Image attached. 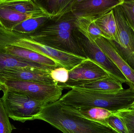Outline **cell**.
<instances>
[{"label":"cell","instance_id":"6da1fadb","mask_svg":"<svg viewBox=\"0 0 134 133\" xmlns=\"http://www.w3.org/2000/svg\"><path fill=\"white\" fill-rule=\"evenodd\" d=\"M36 119L46 122L63 133H118L109 125L83 117L59 100L45 105Z\"/></svg>","mask_w":134,"mask_h":133},{"label":"cell","instance_id":"7a4b0ae2","mask_svg":"<svg viewBox=\"0 0 134 133\" xmlns=\"http://www.w3.org/2000/svg\"><path fill=\"white\" fill-rule=\"evenodd\" d=\"M59 100L75 108L95 107L114 113L134 106V90L130 87L118 91L98 92L73 88Z\"/></svg>","mask_w":134,"mask_h":133},{"label":"cell","instance_id":"3957f363","mask_svg":"<svg viewBox=\"0 0 134 133\" xmlns=\"http://www.w3.org/2000/svg\"><path fill=\"white\" fill-rule=\"evenodd\" d=\"M76 22L75 17L68 13L49 19L29 36L40 43L85 58L72 34Z\"/></svg>","mask_w":134,"mask_h":133},{"label":"cell","instance_id":"277c9868","mask_svg":"<svg viewBox=\"0 0 134 133\" xmlns=\"http://www.w3.org/2000/svg\"><path fill=\"white\" fill-rule=\"evenodd\" d=\"M1 98L9 118L24 123L37 119L47 104L36 100L27 95L5 89Z\"/></svg>","mask_w":134,"mask_h":133},{"label":"cell","instance_id":"5b68a950","mask_svg":"<svg viewBox=\"0 0 134 133\" xmlns=\"http://www.w3.org/2000/svg\"><path fill=\"white\" fill-rule=\"evenodd\" d=\"M73 36L86 58L90 59L104 69L110 76L128 84V81L115 63L105 54L88 34L76 27Z\"/></svg>","mask_w":134,"mask_h":133},{"label":"cell","instance_id":"8992f818","mask_svg":"<svg viewBox=\"0 0 134 133\" xmlns=\"http://www.w3.org/2000/svg\"><path fill=\"white\" fill-rule=\"evenodd\" d=\"M113 12L117 33L114 40H108L120 56L134 70V30L124 16L120 5Z\"/></svg>","mask_w":134,"mask_h":133},{"label":"cell","instance_id":"52a82bcc","mask_svg":"<svg viewBox=\"0 0 134 133\" xmlns=\"http://www.w3.org/2000/svg\"><path fill=\"white\" fill-rule=\"evenodd\" d=\"M2 82L5 89L24 94L47 104L59 100L62 97L63 89L58 84L18 80H5Z\"/></svg>","mask_w":134,"mask_h":133},{"label":"cell","instance_id":"ba28073f","mask_svg":"<svg viewBox=\"0 0 134 133\" xmlns=\"http://www.w3.org/2000/svg\"><path fill=\"white\" fill-rule=\"evenodd\" d=\"M100 66L90 59L83 61L69 71V79L64 84H58L62 88L72 87L76 85L94 81L109 76Z\"/></svg>","mask_w":134,"mask_h":133},{"label":"cell","instance_id":"9c48e42d","mask_svg":"<svg viewBox=\"0 0 134 133\" xmlns=\"http://www.w3.org/2000/svg\"><path fill=\"white\" fill-rule=\"evenodd\" d=\"M124 0H75L71 12L78 18L95 20L120 5Z\"/></svg>","mask_w":134,"mask_h":133},{"label":"cell","instance_id":"30bf717a","mask_svg":"<svg viewBox=\"0 0 134 133\" xmlns=\"http://www.w3.org/2000/svg\"><path fill=\"white\" fill-rule=\"evenodd\" d=\"M26 49L37 52L53 60L61 67L65 68L68 71L87 59L40 43L30 37Z\"/></svg>","mask_w":134,"mask_h":133},{"label":"cell","instance_id":"8fae6325","mask_svg":"<svg viewBox=\"0 0 134 133\" xmlns=\"http://www.w3.org/2000/svg\"><path fill=\"white\" fill-rule=\"evenodd\" d=\"M49 71L41 69L8 68L0 71V80H18L35 82L45 84L57 85L53 80Z\"/></svg>","mask_w":134,"mask_h":133},{"label":"cell","instance_id":"7c38bea8","mask_svg":"<svg viewBox=\"0 0 134 133\" xmlns=\"http://www.w3.org/2000/svg\"><path fill=\"white\" fill-rule=\"evenodd\" d=\"M102 52L115 63L126 77L130 87L134 90V70L120 56L108 39L100 36L94 40Z\"/></svg>","mask_w":134,"mask_h":133},{"label":"cell","instance_id":"4fadbf2b","mask_svg":"<svg viewBox=\"0 0 134 133\" xmlns=\"http://www.w3.org/2000/svg\"><path fill=\"white\" fill-rule=\"evenodd\" d=\"M2 51L16 58L40 65L56 68L61 66L55 61L44 55L31 50L19 47H0Z\"/></svg>","mask_w":134,"mask_h":133},{"label":"cell","instance_id":"5bb4252c","mask_svg":"<svg viewBox=\"0 0 134 133\" xmlns=\"http://www.w3.org/2000/svg\"><path fill=\"white\" fill-rule=\"evenodd\" d=\"M0 8L8 9L23 14L49 17L35 0H0Z\"/></svg>","mask_w":134,"mask_h":133},{"label":"cell","instance_id":"9a60e30c","mask_svg":"<svg viewBox=\"0 0 134 133\" xmlns=\"http://www.w3.org/2000/svg\"><path fill=\"white\" fill-rule=\"evenodd\" d=\"M14 68L41 69L49 72L55 69L16 58L0 49V71L5 69Z\"/></svg>","mask_w":134,"mask_h":133},{"label":"cell","instance_id":"2e32d148","mask_svg":"<svg viewBox=\"0 0 134 133\" xmlns=\"http://www.w3.org/2000/svg\"><path fill=\"white\" fill-rule=\"evenodd\" d=\"M122 83L116 79L109 76L91 82L76 85L71 89L98 92H113L123 90Z\"/></svg>","mask_w":134,"mask_h":133},{"label":"cell","instance_id":"e0dca14e","mask_svg":"<svg viewBox=\"0 0 134 133\" xmlns=\"http://www.w3.org/2000/svg\"><path fill=\"white\" fill-rule=\"evenodd\" d=\"M75 0H35L46 12L51 19L71 12Z\"/></svg>","mask_w":134,"mask_h":133},{"label":"cell","instance_id":"ac0fdd59","mask_svg":"<svg viewBox=\"0 0 134 133\" xmlns=\"http://www.w3.org/2000/svg\"><path fill=\"white\" fill-rule=\"evenodd\" d=\"M40 16L32 14H23L8 9L0 8V26L6 30L12 31L15 26L23 21Z\"/></svg>","mask_w":134,"mask_h":133},{"label":"cell","instance_id":"d6986e66","mask_svg":"<svg viewBox=\"0 0 134 133\" xmlns=\"http://www.w3.org/2000/svg\"><path fill=\"white\" fill-rule=\"evenodd\" d=\"M49 19H51L48 16L31 18L15 26L12 31L29 36L39 29Z\"/></svg>","mask_w":134,"mask_h":133},{"label":"cell","instance_id":"ffe728a7","mask_svg":"<svg viewBox=\"0 0 134 133\" xmlns=\"http://www.w3.org/2000/svg\"><path fill=\"white\" fill-rule=\"evenodd\" d=\"M74 108L83 117L91 121L107 125H108L109 118L113 113L104 109L95 107Z\"/></svg>","mask_w":134,"mask_h":133},{"label":"cell","instance_id":"44dd1931","mask_svg":"<svg viewBox=\"0 0 134 133\" xmlns=\"http://www.w3.org/2000/svg\"><path fill=\"white\" fill-rule=\"evenodd\" d=\"M94 22L107 36L108 40H115L117 33V26L113 10L94 20Z\"/></svg>","mask_w":134,"mask_h":133},{"label":"cell","instance_id":"7402d4cb","mask_svg":"<svg viewBox=\"0 0 134 133\" xmlns=\"http://www.w3.org/2000/svg\"><path fill=\"white\" fill-rule=\"evenodd\" d=\"M76 27L81 30L88 34L94 40L98 36L103 37L108 39V37L97 26L93 19L90 18H78L76 21Z\"/></svg>","mask_w":134,"mask_h":133},{"label":"cell","instance_id":"603a6c76","mask_svg":"<svg viewBox=\"0 0 134 133\" xmlns=\"http://www.w3.org/2000/svg\"><path fill=\"white\" fill-rule=\"evenodd\" d=\"M124 122L129 133H134V107L114 112Z\"/></svg>","mask_w":134,"mask_h":133},{"label":"cell","instance_id":"cb8c5ba5","mask_svg":"<svg viewBox=\"0 0 134 133\" xmlns=\"http://www.w3.org/2000/svg\"><path fill=\"white\" fill-rule=\"evenodd\" d=\"M15 129L10 123L9 117L0 99V133H12Z\"/></svg>","mask_w":134,"mask_h":133},{"label":"cell","instance_id":"d4e9b609","mask_svg":"<svg viewBox=\"0 0 134 133\" xmlns=\"http://www.w3.org/2000/svg\"><path fill=\"white\" fill-rule=\"evenodd\" d=\"M120 6L127 21L134 30V0H124Z\"/></svg>","mask_w":134,"mask_h":133},{"label":"cell","instance_id":"484cf974","mask_svg":"<svg viewBox=\"0 0 134 133\" xmlns=\"http://www.w3.org/2000/svg\"><path fill=\"white\" fill-rule=\"evenodd\" d=\"M51 77L58 84H64L69 79V71L60 67L52 69L50 73Z\"/></svg>","mask_w":134,"mask_h":133},{"label":"cell","instance_id":"4316f807","mask_svg":"<svg viewBox=\"0 0 134 133\" xmlns=\"http://www.w3.org/2000/svg\"><path fill=\"white\" fill-rule=\"evenodd\" d=\"M108 124L118 133H129L124 122L113 113L109 118Z\"/></svg>","mask_w":134,"mask_h":133},{"label":"cell","instance_id":"83f0119b","mask_svg":"<svg viewBox=\"0 0 134 133\" xmlns=\"http://www.w3.org/2000/svg\"><path fill=\"white\" fill-rule=\"evenodd\" d=\"M5 87L4 86V84H3V83L1 81V80H0V91H2L4 90L5 89Z\"/></svg>","mask_w":134,"mask_h":133},{"label":"cell","instance_id":"f1b7e54d","mask_svg":"<svg viewBox=\"0 0 134 133\" xmlns=\"http://www.w3.org/2000/svg\"><path fill=\"white\" fill-rule=\"evenodd\" d=\"M133 107H134V106H133Z\"/></svg>","mask_w":134,"mask_h":133},{"label":"cell","instance_id":"f546056e","mask_svg":"<svg viewBox=\"0 0 134 133\" xmlns=\"http://www.w3.org/2000/svg\"></svg>","mask_w":134,"mask_h":133}]
</instances>
